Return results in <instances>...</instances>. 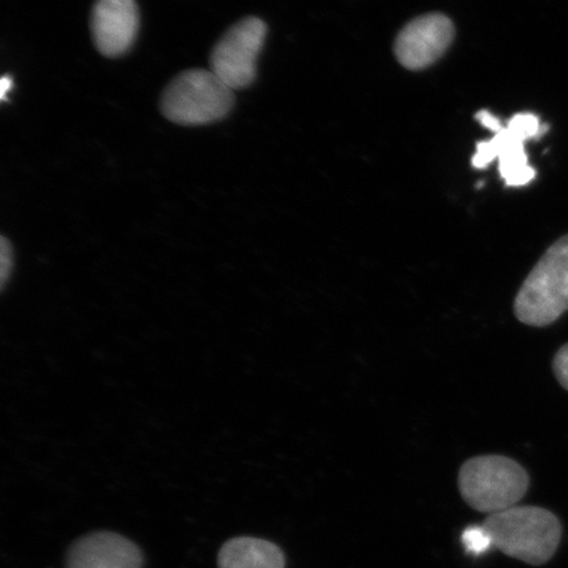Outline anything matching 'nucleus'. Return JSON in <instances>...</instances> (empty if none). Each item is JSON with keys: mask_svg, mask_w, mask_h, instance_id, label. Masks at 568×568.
Instances as JSON below:
<instances>
[{"mask_svg": "<svg viewBox=\"0 0 568 568\" xmlns=\"http://www.w3.org/2000/svg\"><path fill=\"white\" fill-rule=\"evenodd\" d=\"M483 525L494 548L531 566L549 562L562 537L558 517L539 507L508 508L489 515Z\"/></svg>", "mask_w": 568, "mask_h": 568, "instance_id": "obj_1", "label": "nucleus"}, {"mask_svg": "<svg viewBox=\"0 0 568 568\" xmlns=\"http://www.w3.org/2000/svg\"><path fill=\"white\" fill-rule=\"evenodd\" d=\"M523 324L548 326L568 311V234L545 252L524 281L515 300Z\"/></svg>", "mask_w": 568, "mask_h": 568, "instance_id": "obj_2", "label": "nucleus"}, {"mask_svg": "<svg viewBox=\"0 0 568 568\" xmlns=\"http://www.w3.org/2000/svg\"><path fill=\"white\" fill-rule=\"evenodd\" d=\"M458 486L468 506L493 515L516 507L528 491L529 475L508 457L481 456L460 467Z\"/></svg>", "mask_w": 568, "mask_h": 568, "instance_id": "obj_3", "label": "nucleus"}, {"mask_svg": "<svg viewBox=\"0 0 568 568\" xmlns=\"http://www.w3.org/2000/svg\"><path fill=\"white\" fill-rule=\"evenodd\" d=\"M233 90L211 70L183 71L163 91L161 111L170 122L181 125L215 123L229 115Z\"/></svg>", "mask_w": 568, "mask_h": 568, "instance_id": "obj_4", "label": "nucleus"}, {"mask_svg": "<svg viewBox=\"0 0 568 568\" xmlns=\"http://www.w3.org/2000/svg\"><path fill=\"white\" fill-rule=\"evenodd\" d=\"M544 131L545 125L535 113H517L491 140L479 142L473 158L474 168L486 169L497 160L507 186H527L535 180L536 170L529 165L525 142L536 139Z\"/></svg>", "mask_w": 568, "mask_h": 568, "instance_id": "obj_5", "label": "nucleus"}, {"mask_svg": "<svg viewBox=\"0 0 568 568\" xmlns=\"http://www.w3.org/2000/svg\"><path fill=\"white\" fill-rule=\"evenodd\" d=\"M266 33L265 21L258 18H245L232 26L213 48L210 59L212 73L232 90L251 87Z\"/></svg>", "mask_w": 568, "mask_h": 568, "instance_id": "obj_6", "label": "nucleus"}, {"mask_svg": "<svg viewBox=\"0 0 568 568\" xmlns=\"http://www.w3.org/2000/svg\"><path fill=\"white\" fill-rule=\"evenodd\" d=\"M453 39V21L442 13H430L403 28L395 41V54L404 68L422 70L442 59Z\"/></svg>", "mask_w": 568, "mask_h": 568, "instance_id": "obj_7", "label": "nucleus"}, {"mask_svg": "<svg viewBox=\"0 0 568 568\" xmlns=\"http://www.w3.org/2000/svg\"><path fill=\"white\" fill-rule=\"evenodd\" d=\"M67 568H142L144 556L139 546L113 531H95L70 546Z\"/></svg>", "mask_w": 568, "mask_h": 568, "instance_id": "obj_8", "label": "nucleus"}, {"mask_svg": "<svg viewBox=\"0 0 568 568\" xmlns=\"http://www.w3.org/2000/svg\"><path fill=\"white\" fill-rule=\"evenodd\" d=\"M139 31V10L134 0H98L91 13V33L98 51L105 57L123 55Z\"/></svg>", "mask_w": 568, "mask_h": 568, "instance_id": "obj_9", "label": "nucleus"}, {"mask_svg": "<svg viewBox=\"0 0 568 568\" xmlns=\"http://www.w3.org/2000/svg\"><path fill=\"white\" fill-rule=\"evenodd\" d=\"M219 568H284L286 559L278 546L266 539L236 537L219 551Z\"/></svg>", "mask_w": 568, "mask_h": 568, "instance_id": "obj_10", "label": "nucleus"}, {"mask_svg": "<svg viewBox=\"0 0 568 568\" xmlns=\"http://www.w3.org/2000/svg\"><path fill=\"white\" fill-rule=\"evenodd\" d=\"M462 542H464L466 550L474 554V556H480V554L494 548L493 538L485 525H481V527L475 525V527L467 528L462 535Z\"/></svg>", "mask_w": 568, "mask_h": 568, "instance_id": "obj_11", "label": "nucleus"}, {"mask_svg": "<svg viewBox=\"0 0 568 568\" xmlns=\"http://www.w3.org/2000/svg\"><path fill=\"white\" fill-rule=\"evenodd\" d=\"M552 372L559 385L568 390V344L560 347L554 357Z\"/></svg>", "mask_w": 568, "mask_h": 568, "instance_id": "obj_12", "label": "nucleus"}, {"mask_svg": "<svg viewBox=\"0 0 568 568\" xmlns=\"http://www.w3.org/2000/svg\"><path fill=\"white\" fill-rule=\"evenodd\" d=\"M0 264H2L0 265V276H2V287H4L13 266L12 246L6 237H2V243H0Z\"/></svg>", "mask_w": 568, "mask_h": 568, "instance_id": "obj_13", "label": "nucleus"}, {"mask_svg": "<svg viewBox=\"0 0 568 568\" xmlns=\"http://www.w3.org/2000/svg\"><path fill=\"white\" fill-rule=\"evenodd\" d=\"M479 120V123L487 128L488 131H491L494 134L501 131V128L504 126L500 122L499 118H496L494 113L481 110L477 113V116H475Z\"/></svg>", "mask_w": 568, "mask_h": 568, "instance_id": "obj_14", "label": "nucleus"}, {"mask_svg": "<svg viewBox=\"0 0 568 568\" xmlns=\"http://www.w3.org/2000/svg\"><path fill=\"white\" fill-rule=\"evenodd\" d=\"M12 78L9 75L3 77L0 81V98H2V101H6L7 92L12 89Z\"/></svg>", "mask_w": 568, "mask_h": 568, "instance_id": "obj_15", "label": "nucleus"}]
</instances>
